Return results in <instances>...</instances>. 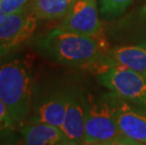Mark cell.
I'll use <instances>...</instances> for the list:
<instances>
[{"instance_id": "9c48e42d", "label": "cell", "mask_w": 146, "mask_h": 145, "mask_svg": "<svg viewBox=\"0 0 146 145\" xmlns=\"http://www.w3.org/2000/svg\"><path fill=\"white\" fill-rule=\"evenodd\" d=\"M89 98L77 84H68L67 105L61 129L71 145L85 144V119Z\"/></svg>"}, {"instance_id": "ac0fdd59", "label": "cell", "mask_w": 146, "mask_h": 145, "mask_svg": "<svg viewBox=\"0 0 146 145\" xmlns=\"http://www.w3.org/2000/svg\"><path fill=\"white\" fill-rule=\"evenodd\" d=\"M4 58V57H3V55L1 54V52H0V58Z\"/></svg>"}, {"instance_id": "277c9868", "label": "cell", "mask_w": 146, "mask_h": 145, "mask_svg": "<svg viewBox=\"0 0 146 145\" xmlns=\"http://www.w3.org/2000/svg\"><path fill=\"white\" fill-rule=\"evenodd\" d=\"M68 84H49L34 91L31 113L26 123L45 122L60 127L67 105ZM25 124V123H24Z\"/></svg>"}, {"instance_id": "30bf717a", "label": "cell", "mask_w": 146, "mask_h": 145, "mask_svg": "<svg viewBox=\"0 0 146 145\" xmlns=\"http://www.w3.org/2000/svg\"><path fill=\"white\" fill-rule=\"evenodd\" d=\"M58 27L82 35H97L103 30L97 0H76Z\"/></svg>"}, {"instance_id": "2e32d148", "label": "cell", "mask_w": 146, "mask_h": 145, "mask_svg": "<svg viewBox=\"0 0 146 145\" xmlns=\"http://www.w3.org/2000/svg\"><path fill=\"white\" fill-rule=\"evenodd\" d=\"M132 42H134V44H141V45L145 46V47H146V34H145V35H142L141 37H139V38H137L135 40H133Z\"/></svg>"}, {"instance_id": "5bb4252c", "label": "cell", "mask_w": 146, "mask_h": 145, "mask_svg": "<svg viewBox=\"0 0 146 145\" xmlns=\"http://www.w3.org/2000/svg\"><path fill=\"white\" fill-rule=\"evenodd\" d=\"M134 0H99V11L107 19L121 17Z\"/></svg>"}, {"instance_id": "4fadbf2b", "label": "cell", "mask_w": 146, "mask_h": 145, "mask_svg": "<svg viewBox=\"0 0 146 145\" xmlns=\"http://www.w3.org/2000/svg\"><path fill=\"white\" fill-rule=\"evenodd\" d=\"M76 0H29L27 10L38 20L61 19Z\"/></svg>"}, {"instance_id": "7a4b0ae2", "label": "cell", "mask_w": 146, "mask_h": 145, "mask_svg": "<svg viewBox=\"0 0 146 145\" xmlns=\"http://www.w3.org/2000/svg\"><path fill=\"white\" fill-rule=\"evenodd\" d=\"M32 66L24 58L0 63V99L17 125L26 123L31 113L34 97Z\"/></svg>"}, {"instance_id": "8fae6325", "label": "cell", "mask_w": 146, "mask_h": 145, "mask_svg": "<svg viewBox=\"0 0 146 145\" xmlns=\"http://www.w3.org/2000/svg\"><path fill=\"white\" fill-rule=\"evenodd\" d=\"M20 136L22 143L27 145H71L62 129L45 122L25 123Z\"/></svg>"}, {"instance_id": "52a82bcc", "label": "cell", "mask_w": 146, "mask_h": 145, "mask_svg": "<svg viewBox=\"0 0 146 145\" xmlns=\"http://www.w3.org/2000/svg\"><path fill=\"white\" fill-rule=\"evenodd\" d=\"M110 94L114 117L121 133L133 145L146 144V109L112 91Z\"/></svg>"}, {"instance_id": "7c38bea8", "label": "cell", "mask_w": 146, "mask_h": 145, "mask_svg": "<svg viewBox=\"0 0 146 145\" xmlns=\"http://www.w3.org/2000/svg\"><path fill=\"white\" fill-rule=\"evenodd\" d=\"M146 34V1L110 27L108 35L118 40H135Z\"/></svg>"}, {"instance_id": "5b68a950", "label": "cell", "mask_w": 146, "mask_h": 145, "mask_svg": "<svg viewBox=\"0 0 146 145\" xmlns=\"http://www.w3.org/2000/svg\"><path fill=\"white\" fill-rule=\"evenodd\" d=\"M38 19L27 10L6 13L0 20V52L3 57L16 51L32 38Z\"/></svg>"}, {"instance_id": "8992f818", "label": "cell", "mask_w": 146, "mask_h": 145, "mask_svg": "<svg viewBox=\"0 0 146 145\" xmlns=\"http://www.w3.org/2000/svg\"><path fill=\"white\" fill-rule=\"evenodd\" d=\"M98 81L118 96L146 109V75L128 69L111 68L99 73Z\"/></svg>"}, {"instance_id": "ba28073f", "label": "cell", "mask_w": 146, "mask_h": 145, "mask_svg": "<svg viewBox=\"0 0 146 145\" xmlns=\"http://www.w3.org/2000/svg\"><path fill=\"white\" fill-rule=\"evenodd\" d=\"M89 68L102 73L111 68L128 69L146 75V47L141 44H119L110 47Z\"/></svg>"}, {"instance_id": "6da1fadb", "label": "cell", "mask_w": 146, "mask_h": 145, "mask_svg": "<svg viewBox=\"0 0 146 145\" xmlns=\"http://www.w3.org/2000/svg\"><path fill=\"white\" fill-rule=\"evenodd\" d=\"M36 50L55 63L66 66H91L104 53L95 36H87L56 27L34 41Z\"/></svg>"}, {"instance_id": "9a60e30c", "label": "cell", "mask_w": 146, "mask_h": 145, "mask_svg": "<svg viewBox=\"0 0 146 145\" xmlns=\"http://www.w3.org/2000/svg\"><path fill=\"white\" fill-rule=\"evenodd\" d=\"M17 126L7 107L0 99V143L11 140Z\"/></svg>"}, {"instance_id": "3957f363", "label": "cell", "mask_w": 146, "mask_h": 145, "mask_svg": "<svg viewBox=\"0 0 146 145\" xmlns=\"http://www.w3.org/2000/svg\"><path fill=\"white\" fill-rule=\"evenodd\" d=\"M85 144L133 145L118 127L110 91L96 98H89L85 119Z\"/></svg>"}, {"instance_id": "e0dca14e", "label": "cell", "mask_w": 146, "mask_h": 145, "mask_svg": "<svg viewBox=\"0 0 146 145\" xmlns=\"http://www.w3.org/2000/svg\"><path fill=\"white\" fill-rule=\"evenodd\" d=\"M5 15H6V13H5V12L3 11L2 10H1V9H0V20H1L2 18L5 16Z\"/></svg>"}]
</instances>
